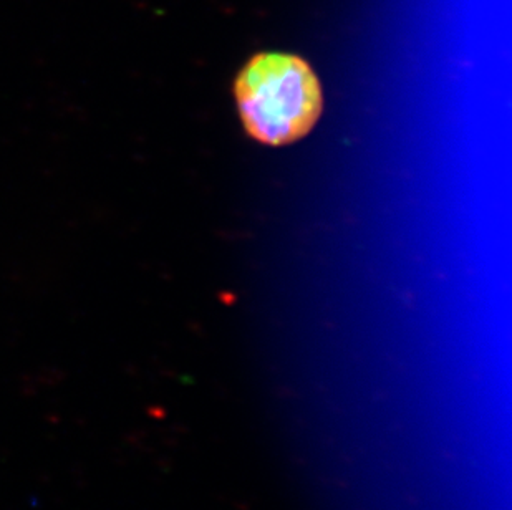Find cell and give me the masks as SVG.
Wrapping results in <instances>:
<instances>
[{"label":"cell","mask_w":512,"mask_h":510,"mask_svg":"<svg viewBox=\"0 0 512 510\" xmlns=\"http://www.w3.org/2000/svg\"><path fill=\"white\" fill-rule=\"evenodd\" d=\"M236 100L247 133L264 145L300 140L322 113V90L312 68L284 53L252 58L237 77Z\"/></svg>","instance_id":"6da1fadb"}]
</instances>
